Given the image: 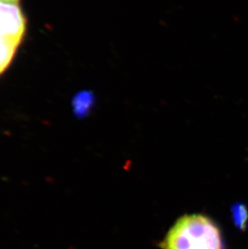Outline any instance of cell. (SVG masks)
Here are the masks:
<instances>
[{"mask_svg":"<svg viewBox=\"0 0 248 249\" xmlns=\"http://www.w3.org/2000/svg\"><path fill=\"white\" fill-rule=\"evenodd\" d=\"M25 28V18L19 6L14 2L0 1V36L18 46Z\"/></svg>","mask_w":248,"mask_h":249,"instance_id":"2","label":"cell"},{"mask_svg":"<svg viewBox=\"0 0 248 249\" xmlns=\"http://www.w3.org/2000/svg\"><path fill=\"white\" fill-rule=\"evenodd\" d=\"M232 213L235 225L243 229L246 226L248 220V211L246 207L243 205H236L233 207Z\"/></svg>","mask_w":248,"mask_h":249,"instance_id":"4","label":"cell"},{"mask_svg":"<svg viewBox=\"0 0 248 249\" xmlns=\"http://www.w3.org/2000/svg\"><path fill=\"white\" fill-rule=\"evenodd\" d=\"M17 46L0 36V73L6 70L12 61Z\"/></svg>","mask_w":248,"mask_h":249,"instance_id":"3","label":"cell"},{"mask_svg":"<svg viewBox=\"0 0 248 249\" xmlns=\"http://www.w3.org/2000/svg\"><path fill=\"white\" fill-rule=\"evenodd\" d=\"M163 249H224L220 228L202 214H189L174 223L160 243Z\"/></svg>","mask_w":248,"mask_h":249,"instance_id":"1","label":"cell"},{"mask_svg":"<svg viewBox=\"0 0 248 249\" xmlns=\"http://www.w3.org/2000/svg\"><path fill=\"white\" fill-rule=\"evenodd\" d=\"M2 1H6V2H14V3H16V2H19V0H2Z\"/></svg>","mask_w":248,"mask_h":249,"instance_id":"5","label":"cell"}]
</instances>
